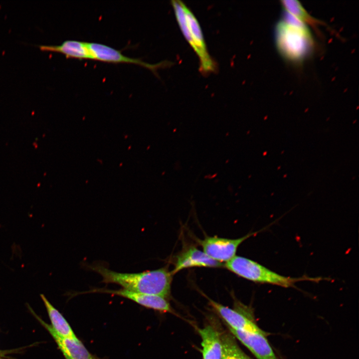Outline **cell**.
I'll return each mask as SVG.
<instances>
[{
    "label": "cell",
    "mask_w": 359,
    "mask_h": 359,
    "mask_svg": "<svg viewBox=\"0 0 359 359\" xmlns=\"http://www.w3.org/2000/svg\"><path fill=\"white\" fill-rule=\"evenodd\" d=\"M221 340L222 359H252L239 348L232 336L223 334L221 335Z\"/></svg>",
    "instance_id": "obj_16"
},
{
    "label": "cell",
    "mask_w": 359,
    "mask_h": 359,
    "mask_svg": "<svg viewBox=\"0 0 359 359\" xmlns=\"http://www.w3.org/2000/svg\"><path fill=\"white\" fill-rule=\"evenodd\" d=\"M28 308L52 337L65 359H100L92 355L77 337L70 338L60 336L55 332L51 325L36 315L30 306Z\"/></svg>",
    "instance_id": "obj_8"
},
{
    "label": "cell",
    "mask_w": 359,
    "mask_h": 359,
    "mask_svg": "<svg viewBox=\"0 0 359 359\" xmlns=\"http://www.w3.org/2000/svg\"><path fill=\"white\" fill-rule=\"evenodd\" d=\"M256 234V232L250 233L236 239L205 236L197 241L202 246L203 251L209 257L222 263H226L236 256L238 246L244 241Z\"/></svg>",
    "instance_id": "obj_5"
},
{
    "label": "cell",
    "mask_w": 359,
    "mask_h": 359,
    "mask_svg": "<svg viewBox=\"0 0 359 359\" xmlns=\"http://www.w3.org/2000/svg\"><path fill=\"white\" fill-rule=\"evenodd\" d=\"M40 297L48 314L51 326L55 332L63 337L77 338L70 325L59 311L51 304L44 294H40Z\"/></svg>",
    "instance_id": "obj_14"
},
{
    "label": "cell",
    "mask_w": 359,
    "mask_h": 359,
    "mask_svg": "<svg viewBox=\"0 0 359 359\" xmlns=\"http://www.w3.org/2000/svg\"><path fill=\"white\" fill-rule=\"evenodd\" d=\"M85 267L100 275L102 277L101 282L116 284L129 291L167 299L170 296L173 275L167 266L131 273L114 271L101 263L87 264Z\"/></svg>",
    "instance_id": "obj_1"
},
{
    "label": "cell",
    "mask_w": 359,
    "mask_h": 359,
    "mask_svg": "<svg viewBox=\"0 0 359 359\" xmlns=\"http://www.w3.org/2000/svg\"><path fill=\"white\" fill-rule=\"evenodd\" d=\"M236 337L258 359H279L270 346L266 336L268 333H252L228 327Z\"/></svg>",
    "instance_id": "obj_9"
},
{
    "label": "cell",
    "mask_w": 359,
    "mask_h": 359,
    "mask_svg": "<svg viewBox=\"0 0 359 359\" xmlns=\"http://www.w3.org/2000/svg\"><path fill=\"white\" fill-rule=\"evenodd\" d=\"M284 12L282 18L275 26L276 46L285 60L298 65L311 55L315 41L309 26Z\"/></svg>",
    "instance_id": "obj_2"
},
{
    "label": "cell",
    "mask_w": 359,
    "mask_h": 359,
    "mask_svg": "<svg viewBox=\"0 0 359 359\" xmlns=\"http://www.w3.org/2000/svg\"><path fill=\"white\" fill-rule=\"evenodd\" d=\"M39 47L43 51L61 53L67 58L93 60L87 42H86L66 40L58 45H41Z\"/></svg>",
    "instance_id": "obj_13"
},
{
    "label": "cell",
    "mask_w": 359,
    "mask_h": 359,
    "mask_svg": "<svg viewBox=\"0 0 359 359\" xmlns=\"http://www.w3.org/2000/svg\"><path fill=\"white\" fill-rule=\"evenodd\" d=\"M223 266L207 256L203 251L190 246L184 248L176 256L175 266L172 270L175 275L180 270L191 267L216 268Z\"/></svg>",
    "instance_id": "obj_10"
},
{
    "label": "cell",
    "mask_w": 359,
    "mask_h": 359,
    "mask_svg": "<svg viewBox=\"0 0 359 359\" xmlns=\"http://www.w3.org/2000/svg\"><path fill=\"white\" fill-rule=\"evenodd\" d=\"M171 2L182 33L199 58L200 72L204 75L215 72L217 64L207 51L197 18L182 1L174 0Z\"/></svg>",
    "instance_id": "obj_3"
},
{
    "label": "cell",
    "mask_w": 359,
    "mask_h": 359,
    "mask_svg": "<svg viewBox=\"0 0 359 359\" xmlns=\"http://www.w3.org/2000/svg\"><path fill=\"white\" fill-rule=\"evenodd\" d=\"M210 306L220 315L227 324V327L237 330L252 333H263L251 319L236 310L225 307L206 297Z\"/></svg>",
    "instance_id": "obj_11"
},
{
    "label": "cell",
    "mask_w": 359,
    "mask_h": 359,
    "mask_svg": "<svg viewBox=\"0 0 359 359\" xmlns=\"http://www.w3.org/2000/svg\"><path fill=\"white\" fill-rule=\"evenodd\" d=\"M201 339L203 359H222L221 335L210 325L198 329Z\"/></svg>",
    "instance_id": "obj_12"
},
{
    "label": "cell",
    "mask_w": 359,
    "mask_h": 359,
    "mask_svg": "<svg viewBox=\"0 0 359 359\" xmlns=\"http://www.w3.org/2000/svg\"><path fill=\"white\" fill-rule=\"evenodd\" d=\"M93 60L112 63H130L144 67L156 73L158 69L165 67L169 64L161 62L156 64H150L138 59L123 55L119 50L107 45L97 42H87Z\"/></svg>",
    "instance_id": "obj_7"
},
{
    "label": "cell",
    "mask_w": 359,
    "mask_h": 359,
    "mask_svg": "<svg viewBox=\"0 0 359 359\" xmlns=\"http://www.w3.org/2000/svg\"><path fill=\"white\" fill-rule=\"evenodd\" d=\"M281 2L284 11L291 14L308 26H311L315 28L318 25L323 24L321 21L310 15L298 0H285Z\"/></svg>",
    "instance_id": "obj_15"
},
{
    "label": "cell",
    "mask_w": 359,
    "mask_h": 359,
    "mask_svg": "<svg viewBox=\"0 0 359 359\" xmlns=\"http://www.w3.org/2000/svg\"><path fill=\"white\" fill-rule=\"evenodd\" d=\"M102 293L121 296L137 303L145 308L162 312L175 314L167 299L158 295H149L129 291L125 289L111 290L107 288H93L89 291L78 292L73 295L89 293Z\"/></svg>",
    "instance_id": "obj_6"
},
{
    "label": "cell",
    "mask_w": 359,
    "mask_h": 359,
    "mask_svg": "<svg viewBox=\"0 0 359 359\" xmlns=\"http://www.w3.org/2000/svg\"><path fill=\"white\" fill-rule=\"evenodd\" d=\"M236 275L254 282L269 284L285 288L294 287L299 282L309 281L318 282L320 277L313 278L304 276L290 277L274 272L259 263L248 258L235 256L224 265Z\"/></svg>",
    "instance_id": "obj_4"
}]
</instances>
